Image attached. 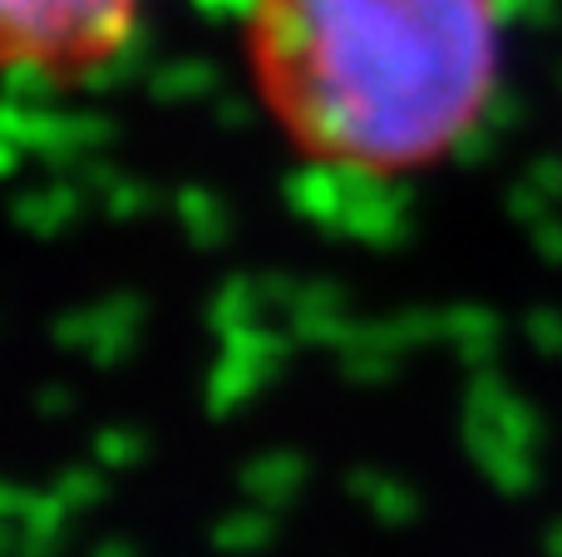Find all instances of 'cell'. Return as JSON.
<instances>
[{
  "label": "cell",
  "mask_w": 562,
  "mask_h": 557,
  "mask_svg": "<svg viewBox=\"0 0 562 557\" xmlns=\"http://www.w3.org/2000/svg\"><path fill=\"white\" fill-rule=\"evenodd\" d=\"M247 69L277 134L350 173L445 158L498 79L494 0H252Z\"/></svg>",
  "instance_id": "1"
},
{
  "label": "cell",
  "mask_w": 562,
  "mask_h": 557,
  "mask_svg": "<svg viewBox=\"0 0 562 557\" xmlns=\"http://www.w3.org/2000/svg\"><path fill=\"white\" fill-rule=\"evenodd\" d=\"M138 10L144 0H0L5 59L40 79H79L124 49Z\"/></svg>",
  "instance_id": "2"
}]
</instances>
